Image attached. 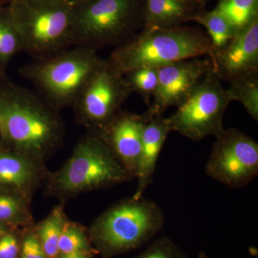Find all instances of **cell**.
<instances>
[{"instance_id":"obj_26","label":"cell","mask_w":258,"mask_h":258,"mask_svg":"<svg viewBox=\"0 0 258 258\" xmlns=\"http://www.w3.org/2000/svg\"><path fill=\"white\" fill-rule=\"evenodd\" d=\"M20 258H48L35 232H28L22 240Z\"/></svg>"},{"instance_id":"obj_15","label":"cell","mask_w":258,"mask_h":258,"mask_svg":"<svg viewBox=\"0 0 258 258\" xmlns=\"http://www.w3.org/2000/svg\"><path fill=\"white\" fill-rule=\"evenodd\" d=\"M170 133L162 115L149 117L144 126L142 149L139 156L137 176V186L133 200L143 198L144 191L151 184L159 154Z\"/></svg>"},{"instance_id":"obj_22","label":"cell","mask_w":258,"mask_h":258,"mask_svg":"<svg viewBox=\"0 0 258 258\" xmlns=\"http://www.w3.org/2000/svg\"><path fill=\"white\" fill-rule=\"evenodd\" d=\"M214 10L238 32L258 18V0H218Z\"/></svg>"},{"instance_id":"obj_11","label":"cell","mask_w":258,"mask_h":258,"mask_svg":"<svg viewBox=\"0 0 258 258\" xmlns=\"http://www.w3.org/2000/svg\"><path fill=\"white\" fill-rule=\"evenodd\" d=\"M210 57H195L177 61L159 69V80L147 114L157 116L169 107L177 108L211 71Z\"/></svg>"},{"instance_id":"obj_10","label":"cell","mask_w":258,"mask_h":258,"mask_svg":"<svg viewBox=\"0 0 258 258\" xmlns=\"http://www.w3.org/2000/svg\"><path fill=\"white\" fill-rule=\"evenodd\" d=\"M205 171L228 187H243L258 174L257 142L237 129H224L215 137Z\"/></svg>"},{"instance_id":"obj_14","label":"cell","mask_w":258,"mask_h":258,"mask_svg":"<svg viewBox=\"0 0 258 258\" xmlns=\"http://www.w3.org/2000/svg\"><path fill=\"white\" fill-rule=\"evenodd\" d=\"M49 176L43 161L0 144V187L30 200Z\"/></svg>"},{"instance_id":"obj_16","label":"cell","mask_w":258,"mask_h":258,"mask_svg":"<svg viewBox=\"0 0 258 258\" xmlns=\"http://www.w3.org/2000/svg\"><path fill=\"white\" fill-rule=\"evenodd\" d=\"M205 7L200 0H144L143 28L183 26L194 21Z\"/></svg>"},{"instance_id":"obj_21","label":"cell","mask_w":258,"mask_h":258,"mask_svg":"<svg viewBox=\"0 0 258 258\" xmlns=\"http://www.w3.org/2000/svg\"><path fill=\"white\" fill-rule=\"evenodd\" d=\"M67 220L63 205H58L35 228V233L48 258L58 257L59 239Z\"/></svg>"},{"instance_id":"obj_31","label":"cell","mask_w":258,"mask_h":258,"mask_svg":"<svg viewBox=\"0 0 258 258\" xmlns=\"http://www.w3.org/2000/svg\"><path fill=\"white\" fill-rule=\"evenodd\" d=\"M88 1V0H73V5H77L79 3H84V2Z\"/></svg>"},{"instance_id":"obj_9","label":"cell","mask_w":258,"mask_h":258,"mask_svg":"<svg viewBox=\"0 0 258 258\" xmlns=\"http://www.w3.org/2000/svg\"><path fill=\"white\" fill-rule=\"evenodd\" d=\"M130 94L123 75L103 59L72 108L78 121L97 132L121 111Z\"/></svg>"},{"instance_id":"obj_29","label":"cell","mask_w":258,"mask_h":258,"mask_svg":"<svg viewBox=\"0 0 258 258\" xmlns=\"http://www.w3.org/2000/svg\"><path fill=\"white\" fill-rule=\"evenodd\" d=\"M14 228V227H10V226L5 225L4 224L0 223V238L5 235L6 232H8L10 229ZM18 228V227H17Z\"/></svg>"},{"instance_id":"obj_28","label":"cell","mask_w":258,"mask_h":258,"mask_svg":"<svg viewBox=\"0 0 258 258\" xmlns=\"http://www.w3.org/2000/svg\"><path fill=\"white\" fill-rule=\"evenodd\" d=\"M90 253L60 254L57 258H92Z\"/></svg>"},{"instance_id":"obj_7","label":"cell","mask_w":258,"mask_h":258,"mask_svg":"<svg viewBox=\"0 0 258 258\" xmlns=\"http://www.w3.org/2000/svg\"><path fill=\"white\" fill-rule=\"evenodd\" d=\"M164 223V213L157 204L143 198H132L97 219L91 230V236L105 252L117 253L147 242Z\"/></svg>"},{"instance_id":"obj_32","label":"cell","mask_w":258,"mask_h":258,"mask_svg":"<svg viewBox=\"0 0 258 258\" xmlns=\"http://www.w3.org/2000/svg\"><path fill=\"white\" fill-rule=\"evenodd\" d=\"M198 258H208L205 252H201L199 254Z\"/></svg>"},{"instance_id":"obj_19","label":"cell","mask_w":258,"mask_h":258,"mask_svg":"<svg viewBox=\"0 0 258 258\" xmlns=\"http://www.w3.org/2000/svg\"><path fill=\"white\" fill-rule=\"evenodd\" d=\"M30 200L0 187V223L11 227L30 225L32 221Z\"/></svg>"},{"instance_id":"obj_4","label":"cell","mask_w":258,"mask_h":258,"mask_svg":"<svg viewBox=\"0 0 258 258\" xmlns=\"http://www.w3.org/2000/svg\"><path fill=\"white\" fill-rule=\"evenodd\" d=\"M103 59L97 51L73 47L40 60H33L20 74L57 110L73 107Z\"/></svg>"},{"instance_id":"obj_33","label":"cell","mask_w":258,"mask_h":258,"mask_svg":"<svg viewBox=\"0 0 258 258\" xmlns=\"http://www.w3.org/2000/svg\"><path fill=\"white\" fill-rule=\"evenodd\" d=\"M200 2H202V3H203V4H205L206 5L207 3L209 1V0H200Z\"/></svg>"},{"instance_id":"obj_18","label":"cell","mask_w":258,"mask_h":258,"mask_svg":"<svg viewBox=\"0 0 258 258\" xmlns=\"http://www.w3.org/2000/svg\"><path fill=\"white\" fill-rule=\"evenodd\" d=\"M194 21L203 25L208 32L211 42L212 55L225 48L237 34V30L230 22L215 10H204Z\"/></svg>"},{"instance_id":"obj_1","label":"cell","mask_w":258,"mask_h":258,"mask_svg":"<svg viewBox=\"0 0 258 258\" xmlns=\"http://www.w3.org/2000/svg\"><path fill=\"white\" fill-rule=\"evenodd\" d=\"M63 122L36 91L0 79V144L44 161L63 142Z\"/></svg>"},{"instance_id":"obj_5","label":"cell","mask_w":258,"mask_h":258,"mask_svg":"<svg viewBox=\"0 0 258 258\" xmlns=\"http://www.w3.org/2000/svg\"><path fill=\"white\" fill-rule=\"evenodd\" d=\"M23 52L40 60L71 45L74 5L66 0H12L8 5Z\"/></svg>"},{"instance_id":"obj_27","label":"cell","mask_w":258,"mask_h":258,"mask_svg":"<svg viewBox=\"0 0 258 258\" xmlns=\"http://www.w3.org/2000/svg\"><path fill=\"white\" fill-rule=\"evenodd\" d=\"M17 227L10 229L0 238V258H19L20 242Z\"/></svg>"},{"instance_id":"obj_6","label":"cell","mask_w":258,"mask_h":258,"mask_svg":"<svg viewBox=\"0 0 258 258\" xmlns=\"http://www.w3.org/2000/svg\"><path fill=\"white\" fill-rule=\"evenodd\" d=\"M132 179L110 148L96 132H90L75 147L72 156L46 183L57 196L86 192Z\"/></svg>"},{"instance_id":"obj_24","label":"cell","mask_w":258,"mask_h":258,"mask_svg":"<svg viewBox=\"0 0 258 258\" xmlns=\"http://www.w3.org/2000/svg\"><path fill=\"white\" fill-rule=\"evenodd\" d=\"M90 250L91 247L84 231L77 224L67 220L59 239V254L90 253Z\"/></svg>"},{"instance_id":"obj_2","label":"cell","mask_w":258,"mask_h":258,"mask_svg":"<svg viewBox=\"0 0 258 258\" xmlns=\"http://www.w3.org/2000/svg\"><path fill=\"white\" fill-rule=\"evenodd\" d=\"M211 55V42L208 35L183 25L143 28L115 47L107 60L123 76L134 70L159 69L177 61Z\"/></svg>"},{"instance_id":"obj_12","label":"cell","mask_w":258,"mask_h":258,"mask_svg":"<svg viewBox=\"0 0 258 258\" xmlns=\"http://www.w3.org/2000/svg\"><path fill=\"white\" fill-rule=\"evenodd\" d=\"M149 118L147 113L139 115L120 111L109 123L96 132L106 142L132 179H136L137 176L142 136Z\"/></svg>"},{"instance_id":"obj_20","label":"cell","mask_w":258,"mask_h":258,"mask_svg":"<svg viewBox=\"0 0 258 258\" xmlns=\"http://www.w3.org/2000/svg\"><path fill=\"white\" fill-rule=\"evenodd\" d=\"M230 86L226 89L231 101L242 103L248 114L258 120V71L247 73L230 81Z\"/></svg>"},{"instance_id":"obj_8","label":"cell","mask_w":258,"mask_h":258,"mask_svg":"<svg viewBox=\"0 0 258 258\" xmlns=\"http://www.w3.org/2000/svg\"><path fill=\"white\" fill-rule=\"evenodd\" d=\"M212 69L171 116L165 118L170 132L194 141L223 132V117L231 102Z\"/></svg>"},{"instance_id":"obj_13","label":"cell","mask_w":258,"mask_h":258,"mask_svg":"<svg viewBox=\"0 0 258 258\" xmlns=\"http://www.w3.org/2000/svg\"><path fill=\"white\" fill-rule=\"evenodd\" d=\"M212 71L220 80L258 71V18L237 32L230 43L210 57Z\"/></svg>"},{"instance_id":"obj_34","label":"cell","mask_w":258,"mask_h":258,"mask_svg":"<svg viewBox=\"0 0 258 258\" xmlns=\"http://www.w3.org/2000/svg\"><path fill=\"white\" fill-rule=\"evenodd\" d=\"M66 1H69V2H70V3H73V0H66Z\"/></svg>"},{"instance_id":"obj_17","label":"cell","mask_w":258,"mask_h":258,"mask_svg":"<svg viewBox=\"0 0 258 258\" xmlns=\"http://www.w3.org/2000/svg\"><path fill=\"white\" fill-rule=\"evenodd\" d=\"M21 52L23 42L8 6L0 7V79L8 76L10 62Z\"/></svg>"},{"instance_id":"obj_3","label":"cell","mask_w":258,"mask_h":258,"mask_svg":"<svg viewBox=\"0 0 258 258\" xmlns=\"http://www.w3.org/2000/svg\"><path fill=\"white\" fill-rule=\"evenodd\" d=\"M144 0H88L74 5L71 45L117 47L144 27Z\"/></svg>"},{"instance_id":"obj_30","label":"cell","mask_w":258,"mask_h":258,"mask_svg":"<svg viewBox=\"0 0 258 258\" xmlns=\"http://www.w3.org/2000/svg\"><path fill=\"white\" fill-rule=\"evenodd\" d=\"M12 0H0V7H6L11 3Z\"/></svg>"},{"instance_id":"obj_25","label":"cell","mask_w":258,"mask_h":258,"mask_svg":"<svg viewBox=\"0 0 258 258\" xmlns=\"http://www.w3.org/2000/svg\"><path fill=\"white\" fill-rule=\"evenodd\" d=\"M136 258H187L180 247L167 237L154 240Z\"/></svg>"},{"instance_id":"obj_23","label":"cell","mask_w":258,"mask_h":258,"mask_svg":"<svg viewBox=\"0 0 258 258\" xmlns=\"http://www.w3.org/2000/svg\"><path fill=\"white\" fill-rule=\"evenodd\" d=\"M127 88L131 93L142 96L149 107L151 100L156 92L159 80V69H140L123 75Z\"/></svg>"}]
</instances>
